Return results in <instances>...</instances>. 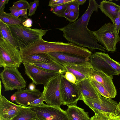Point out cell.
<instances>
[{
  "mask_svg": "<svg viewBox=\"0 0 120 120\" xmlns=\"http://www.w3.org/2000/svg\"><path fill=\"white\" fill-rule=\"evenodd\" d=\"M8 26L19 50L42 38V37L49 30L32 29L26 27L22 25H8Z\"/></svg>",
  "mask_w": 120,
  "mask_h": 120,
  "instance_id": "2",
  "label": "cell"
},
{
  "mask_svg": "<svg viewBox=\"0 0 120 120\" xmlns=\"http://www.w3.org/2000/svg\"><path fill=\"white\" fill-rule=\"evenodd\" d=\"M0 75L5 91L18 90L26 87V81L18 68H4Z\"/></svg>",
  "mask_w": 120,
  "mask_h": 120,
  "instance_id": "6",
  "label": "cell"
},
{
  "mask_svg": "<svg viewBox=\"0 0 120 120\" xmlns=\"http://www.w3.org/2000/svg\"><path fill=\"white\" fill-rule=\"evenodd\" d=\"M30 4L26 0H19L15 2L13 6L19 10L29 9Z\"/></svg>",
  "mask_w": 120,
  "mask_h": 120,
  "instance_id": "27",
  "label": "cell"
},
{
  "mask_svg": "<svg viewBox=\"0 0 120 120\" xmlns=\"http://www.w3.org/2000/svg\"><path fill=\"white\" fill-rule=\"evenodd\" d=\"M79 5L74 1L68 4L67 5V9L70 11L75 12H79Z\"/></svg>",
  "mask_w": 120,
  "mask_h": 120,
  "instance_id": "32",
  "label": "cell"
},
{
  "mask_svg": "<svg viewBox=\"0 0 120 120\" xmlns=\"http://www.w3.org/2000/svg\"><path fill=\"white\" fill-rule=\"evenodd\" d=\"M110 113L100 112H95L94 116V120H109V115Z\"/></svg>",
  "mask_w": 120,
  "mask_h": 120,
  "instance_id": "30",
  "label": "cell"
},
{
  "mask_svg": "<svg viewBox=\"0 0 120 120\" xmlns=\"http://www.w3.org/2000/svg\"><path fill=\"white\" fill-rule=\"evenodd\" d=\"M116 114L117 116H120V101L118 104L115 110Z\"/></svg>",
  "mask_w": 120,
  "mask_h": 120,
  "instance_id": "40",
  "label": "cell"
},
{
  "mask_svg": "<svg viewBox=\"0 0 120 120\" xmlns=\"http://www.w3.org/2000/svg\"><path fill=\"white\" fill-rule=\"evenodd\" d=\"M39 1L35 0L33 2H30L29 8L28 16L30 17L34 15L39 5Z\"/></svg>",
  "mask_w": 120,
  "mask_h": 120,
  "instance_id": "28",
  "label": "cell"
},
{
  "mask_svg": "<svg viewBox=\"0 0 120 120\" xmlns=\"http://www.w3.org/2000/svg\"><path fill=\"white\" fill-rule=\"evenodd\" d=\"M22 106L17 105L0 95V118L3 120H13Z\"/></svg>",
  "mask_w": 120,
  "mask_h": 120,
  "instance_id": "12",
  "label": "cell"
},
{
  "mask_svg": "<svg viewBox=\"0 0 120 120\" xmlns=\"http://www.w3.org/2000/svg\"><path fill=\"white\" fill-rule=\"evenodd\" d=\"M86 0H74V1L79 5L83 4L86 2Z\"/></svg>",
  "mask_w": 120,
  "mask_h": 120,
  "instance_id": "41",
  "label": "cell"
},
{
  "mask_svg": "<svg viewBox=\"0 0 120 120\" xmlns=\"http://www.w3.org/2000/svg\"><path fill=\"white\" fill-rule=\"evenodd\" d=\"M22 63L19 49L0 37V67L19 68Z\"/></svg>",
  "mask_w": 120,
  "mask_h": 120,
  "instance_id": "5",
  "label": "cell"
},
{
  "mask_svg": "<svg viewBox=\"0 0 120 120\" xmlns=\"http://www.w3.org/2000/svg\"><path fill=\"white\" fill-rule=\"evenodd\" d=\"M26 19L23 17H17L10 13L4 11L0 13V20L8 25H22Z\"/></svg>",
  "mask_w": 120,
  "mask_h": 120,
  "instance_id": "22",
  "label": "cell"
},
{
  "mask_svg": "<svg viewBox=\"0 0 120 120\" xmlns=\"http://www.w3.org/2000/svg\"><path fill=\"white\" fill-rule=\"evenodd\" d=\"M90 77L101 84L109 93L112 98L117 95L115 87L112 81L113 76H109L101 71L93 69Z\"/></svg>",
  "mask_w": 120,
  "mask_h": 120,
  "instance_id": "14",
  "label": "cell"
},
{
  "mask_svg": "<svg viewBox=\"0 0 120 120\" xmlns=\"http://www.w3.org/2000/svg\"><path fill=\"white\" fill-rule=\"evenodd\" d=\"M61 77V74L53 77L44 86L42 96L48 105L60 106L62 105L60 94Z\"/></svg>",
  "mask_w": 120,
  "mask_h": 120,
  "instance_id": "9",
  "label": "cell"
},
{
  "mask_svg": "<svg viewBox=\"0 0 120 120\" xmlns=\"http://www.w3.org/2000/svg\"><path fill=\"white\" fill-rule=\"evenodd\" d=\"M114 22L116 26L117 32L119 34L120 30V10L117 13V16L114 20Z\"/></svg>",
  "mask_w": 120,
  "mask_h": 120,
  "instance_id": "34",
  "label": "cell"
},
{
  "mask_svg": "<svg viewBox=\"0 0 120 120\" xmlns=\"http://www.w3.org/2000/svg\"><path fill=\"white\" fill-rule=\"evenodd\" d=\"M37 114L38 120H69L66 111L59 106L44 105L27 106Z\"/></svg>",
  "mask_w": 120,
  "mask_h": 120,
  "instance_id": "8",
  "label": "cell"
},
{
  "mask_svg": "<svg viewBox=\"0 0 120 120\" xmlns=\"http://www.w3.org/2000/svg\"><path fill=\"white\" fill-rule=\"evenodd\" d=\"M9 1L8 0H0V13L4 11L5 5Z\"/></svg>",
  "mask_w": 120,
  "mask_h": 120,
  "instance_id": "36",
  "label": "cell"
},
{
  "mask_svg": "<svg viewBox=\"0 0 120 120\" xmlns=\"http://www.w3.org/2000/svg\"><path fill=\"white\" fill-rule=\"evenodd\" d=\"M0 37L3 38L14 46L18 48L9 30L8 25L0 20Z\"/></svg>",
  "mask_w": 120,
  "mask_h": 120,
  "instance_id": "23",
  "label": "cell"
},
{
  "mask_svg": "<svg viewBox=\"0 0 120 120\" xmlns=\"http://www.w3.org/2000/svg\"><path fill=\"white\" fill-rule=\"evenodd\" d=\"M36 119H30V120H36Z\"/></svg>",
  "mask_w": 120,
  "mask_h": 120,
  "instance_id": "45",
  "label": "cell"
},
{
  "mask_svg": "<svg viewBox=\"0 0 120 120\" xmlns=\"http://www.w3.org/2000/svg\"><path fill=\"white\" fill-rule=\"evenodd\" d=\"M93 32L98 41L108 52L116 51V45L120 41V37L115 24L110 22L105 23L98 30Z\"/></svg>",
  "mask_w": 120,
  "mask_h": 120,
  "instance_id": "4",
  "label": "cell"
},
{
  "mask_svg": "<svg viewBox=\"0 0 120 120\" xmlns=\"http://www.w3.org/2000/svg\"><path fill=\"white\" fill-rule=\"evenodd\" d=\"M60 94L62 105L68 106L76 105L82 95L76 85L68 80L64 75H61Z\"/></svg>",
  "mask_w": 120,
  "mask_h": 120,
  "instance_id": "7",
  "label": "cell"
},
{
  "mask_svg": "<svg viewBox=\"0 0 120 120\" xmlns=\"http://www.w3.org/2000/svg\"><path fill=\"white\" fill-rule=\"evenodd\" d=\"M62 65L67 71L75 76L78 81L90 78L94 69L89 61L80 63H63Z\"/></svg>",
  "mask_w": 120,
  "mask_h": 120,
  "instance_id": "11",
  "label": "cell"
},
{
  "mask_svg": "<svg viewBox=\"0 0 120 120\" xmlns=\"http://www.w3.org/2000/svg\"><path fill=\"white\" fill-rule=\"evenodd\" d=\"M9 10L10 11V14L13 15L17 18L19 17V10L12 6L11 7H10Z\"/></svg>",
  "mask_w": 120,
  "mask_h": 120,
  "instance_id": "35",
  "label": "cell"
},
{
  "mask_svg": "<svg viewBox=\"0 0 120 120\" xmlns=\"http://www.w3.org/2000/svg\"><path fill=\"white\" fill-rule=\"evenodd\" d=\"M74 0H50L48 5L51 7L59 6L73 2Z\"/></svg>",
  "mask_w": 120,
  "mask_h": 120,
  "instance_id": "29",
  "label": "cell"
},
{
  "mask_svg": "<svg viewBox=\"0 0 120 120\" xmlns=\"http://www.w3.org/2000/svg\"><path fill=\"white\" fill-rule=\"evenodd\" d=\"M64 74V77L66 79L71 83L76 84L78 82L76 77L72 73L66 71Z\"/></svg>",
  "mask_w": 120,
  "mask_h": 120,
  "instance_id": "31",
  "label": "cell"
},
{
  "mask_svg": "<svg viewBox=\"0 0 120 120\" xmlns=\"http://www.w3.org/2000/svg\"><path fill=\"white\" fill-rule=\"evenodd\" d=\"M90 78L91 82L101 95L107 98H112L109 93L101 84L97 82L92 78Z\"/></svg>",
  "mask_w": 120,
  "mask_h": 120,
  "instance_id": "24",
  "label": "cell"
},
{
  "mask_svg": "<svg viewBox=\"0 0 120 120\" xmlns=\"http://www.w3.org/2000/svg\"><path fill=\"white\" fill-rule=\"evenodd\" d=\"M66 110L69 120H90L88 113L76 105L68 106Z\"/></svg>",
  "mask_w": 120,
  "mask_h": 120,
  "instance_id": "18",
  "label": "cell"
},
{
  "mask_svg": "<svg viewBox=\"0 0 120 120\" xmlns=\"http://www.w3.org/2000/svg\"><path fill=\"white\" fill-rule=\"evenodd\" d=\"M29 89L31 90H34L35 89V86L33 82L29 84L28 86Z\"/></svg>",
  "mask_w": 120,
  "mask_h": 120,
  "instance_id": "42",
  "label": "cell"
},
{
  "mask_svg": "<svg viewBox=\"0 0 120 120\" xmlns=\"http://www.w3.org/2000/svg\"><path fill=\"white\" fill-rule=\"evenodd\" d=\"M54 61L61 64L63 63H81L89 61V58L81 57L58 52L46 53Z\"/></svg>",
  "mask_w": 120,
  "mask_h": 120,
  "instance_id": "16",
  "label": "cell"
},
{
  "mask_svg": "<svg viewBox=\"0 0 120 120\" xmlns=\"http://www.w3.org/2000/svg\"><path fill=\"white\" fill-rule=\"evenodd\" d=\"M109 117V120H120V116L117 115L115 113H110Z\"/></svg>",
  "mask_w": 120,
  "mask_h": 120,
  "instance_id": "39",
  "label": "cell"
},
{
  "mask_svg": "<svg viewBox=\"0 0 120 120\" xmlns=\"http://www.w3.org/2000/svg\"><path fill=\"white\" fill-rule=\"evenodd\" d=\"M25 74L31 79L34 83L45 86L48 81L53 77L58 75L33 65L23 62Z\"/></svg>",
  "mask_w": 120,
  "mask_h": 120,
  "instance_id": "10",
  "label": "cell"
},
{
  "mask_svg": "<svg viewBox=\"0 0 120 120\" xmlns=\"http://www.w3.org/2000/svg\"><path fill=\"white\" fill-rule=\"evenodd\" d=\"M89 3L86 10L79 19L58 29L63 32V36L69 42L87 47L91 51L98 49L105 52V48L98 43L93 31L87 28L92 14L98 11L99 5L94 0H89Z\"/></svg>",
  "mask_w": 120,
  "mask_h": 120,
  "instance_id": "1",
  "label": "cell"
},
{
  "mask_svg": "<svg viewBox=\"0 0 120 120\" xmlns=\"http://www.w3.org/2000/svg\"><path fill=\"white\" fill-rule=\"evenodd\" d=\"M99 8L103 13L110 18L113 23L115 24L114 20L120 10V6L111 1L103 0L100 2Z\"/></svg>",
  "mask_w": 120,
  "mask_h": 120,
  "instance_id": "17",
  "label": "cell"
},
{
  "mask_svg": "<svg viewBox=\"0 0 120 120\" xmlns=\"http://www.w3.org/2000/svg\"><path fill=\"white\" fill-rule=\"evenodd\" d=\"M89 59L95 70L101 71L109 76L120 74V63L111 58L107 53L96 52L93 53Z\"/></svg>",
  "mask_w": 120,
  "mask_h": 120,
  "instance_id": "3",
  "label": "cell"
},
{
  "mask_svg": "<svg viewBox=\"0 0 120 120\" xmlns=\"http://www.w3.org/2000/svg\"><path fill=\"white\" fill-rule=\"evenodd\" d=\"M76 84L80 91L82 96L84 97L99 99H101L102 97L90 78L78 81Z\"/></svg>",
  "mask_w": 120,
  "mask_h": 120,
  "instance_id": "15",
  "label": "cell"
},
{
  "mask_svg": "<svg viewBox=\"0 0 120 120\" xmlns=\"http://www.w3.org/2000/svg\"><path fill=\"white\" fill-rule=\"evenodd\" d=\"M90 120H94V116H93L91 117Z\"/></svg>",
  "mask_w": 120,
  "mask_h": 120,
  "instance_id": "44",
  "label": "cell"
},
{
  "mask_svg": "<svg viewBox=\"0 0 120 120\" xmlns=\"http://www.w3.org/2000/svg\"><path fill=\"white\" fill-rule=\"evenodd\" d=\"M79 15V12L71 11L66 9L64 14V17L70 22H72L76 21Z\"/></svg>",
  "mask_w": 120,
  "mask_h": 120,
  "instance_id": "26",
  "label": "cell"
},
{
  "mask_svg": "<svg viewBox=\"0 0 120 120\" xmlns=\"http://www.w3.org/2000/svg\"><path fill=\"white\" fill-rule=\"evenodd\" d=\"M16 96L15 102L19 105L27 106L34 100L42 96V92L38 89L31 90L29 89L17 90L13 93Z\"/></svg>",
  "mask_w": 120,
  "mask_h": 120,
  "instance_id": "13",
  "label": "cell"
},
{
  "mask_svg": "<svg viewBox=\"0 0 120 120\" xmlns=\"http://www.w3.org/2000/svg\"><path fill=\"white\" fill-rule=\"evenodd\" d=\"M44 101L43 98L42 96L30 103L28 106H38L44 105L43 102Z\"/></svg>",
  "mask_w": 120,
  "mask_h": 120,
  "instance_id": "33",
  "label": "cell"
},
{
  "mask_svg": "<svg viewBox=\"0 0 120 120\" xmlns=\"http://www.w3.org/2000/svg\"><path fill=\"white\" fill-rule=\"evenodd\" d=\"M27 9L19 10V16L22 17L24 18H28V16L27 14Z\"/></svg>",
  "mask_w": 120,
  "mask_h": 120,
  "instance_id": "38",
  "label": "cell"
},
{
  "mask_svg": "<svg viewBox=\"0 0 120 120\" xmlns=\"http://www.w3.org/2000/svg\"><path fill=\"white\" fill-rule=\"evenodd\" d=\"M32 119L38 120L36 113L28 106H22L13 120H30Z\"/></svg>",
  "mask_w": 120,
  "mask_h": 120,
  "instance_id": "21",
  "label": "cell"
},
{
  "mask_svg": "<svg viewBox=\"0 0 120 120\" xmlns=\"http://www.w3.org/2000/svg\"></svg>",
  "mask_w": 120,
  "mask_h": 120,
  "instance_id": "46",
  "label": "cell"
},
{
  "mask_svg": "<svg viewBox=\"0 0 120 120\" xmlns=\"http://www.w3.org/2000/svg\"><path fill=\"white\" fill-rule=\"evenodd\" d=\"M22 62L32 63H49L54 61L46 53L34 54L22 58Z\"/></svg>",
  "mask_w": 120,
  "mask_h": 120,
  "instance_id": "20",
  "label": "cell"
},
{
  "mask_svg": "<svg viewBox=\"0 0 120 120\" xmlns=\"http://www.w3.org/2000/svg\"><path fill=\"white\" fill-rule=\"evenodd\" d=\"M69 3L51 7V11L55 15L59 17H64V14L66 10L67 5Z\"/></svg>",
  "mask_w": 120,
  "mask_h": 120,
  "instance_id": "25",
  "label": "cell"
},
{
  "mask_svg": "<svg viewBox=\"0 0 120 120\" xmlns=\"http://www.w3.org/2000/svg\"><path fill=\"white\" fill-rule=\"evenodd\" d=\"M16 95L14 94L11 97V100L12 102L15 101L16 99Z\"/></svg>",
  "mask_w": 120,
  "mask_h": 120,
  "instance_id": "43",
  "label": "cell"
},
{
  "mask_svg": "<svg viewBox=\"0 0 120 120\" xmlns=\"http://www.w3.org/2000/svg\"><path fill=\"white\" fill-rule=\"evenodd\" d=\"M32 19L30 18H27L23 23L22 25L26 27L30 28L32 26Z\"/></svg>",
  "mask_w": 120,
  "mask_h": 120,
  "instance_id": "37",
  "label": "cell"
},
{
  "mask_svg": "<svg viewBox=\"0 0 120 120\" xmlns=\"http://www.w3.org/2000/svg\"><path fill=\"white\" fill-rule=\"evenodd\" d=\"M29 64L49 71L58 73L61 75L65 74L66 70L62 65L54 61L49 63H32Z\"/></svg>",
  "mask_w": 120,
  "mask_h": 120,
  "instance_id": "19",
  "label": "cell"
}]
</instances>
